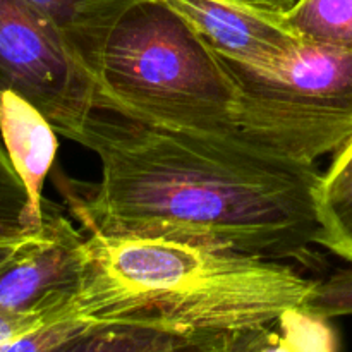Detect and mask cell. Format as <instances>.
Instances as JSON below:
<instances>
[{
	"label": "cell",
	"instance_id": "cell-15",
	"mask_svg": "<svg viewBox=\"0 0 352 352\" xmlns=\"http://www.w3.org/2000/svg\"><path fill=\"white\" fill-rule=\"evenodd\" d=\"M302 308L329 320L352 316V268L316 282Z\"/></svg>",
	"mask_w": 352,
	"mask_h": 352
},
{
	"label": "cell",
	"instance_id": "cell-12",
	"mask_svg": "<svg viewBox=\"0 0 352 352\" xmlns=\"http://www.w3.org/2000/svg\"><path fill=\"white\" fill-rule=\"evenodd\" d=\"M315 244L352 265V174L323 179L316 198Z\"/></svg>",
	"mask_w": 352,
	"mask_h": 352
},
{
	"label": "cell",
	"instance_id": "cell-20",
	"mask_svg": "<svg viewBox=\"0 0 352 352\" xmlns=\"http://www.w3.org/2000/svg\"><path fill=\"white\" fill-rule=\"evenodd\" d=\"M232 2L246 3V6L258 7V9L272 10V12H284L296 0H232Z\"/></svg>",
	"mask_w": 352,
	"mask_h": 352
},
{
	"label": "cell",
	"instance_id": "cell-13",
	"mask_svg": "<svg viewBox=\"0 0 352 352\" xmlns=\"http://www.w3.org/2000/svg\"><path fill=\"white\" fill-rule=\"evenodd\" d=\"M41 226L31 219L26 188L10 164L3 143H0V243L28 239Z\"/></svg>",
	"mask_w": 352,
	"mask_h": 352
},
{
	"label": "cell",
	"instance_id": "cell-2",
	"mask_svg": "<svg viewBox=\"0 0 352 352\" xmlns=\"http://www.w3.org/2000/svg\"><path fill=\"white\" fill-rule=\"evenodd\" d=\"M86 250L88 267L69 301L85 322L239 333L302 308L316 284L272 258L165 237L86 232Z\"/></svg>",
	"mask_w": 352,
	"mask_h": 352
},
{
	"label": "cell",
	"instance_id": "cell-14",
	"mask_svg": "<svg viewBox=\"0 0 352 352\" xmlns=\"http://www.w3.org/2000/svg\"><path fill=\"white\" fill-rule=\"evenodd\" d=\"M277 329L292 352H340V339L329 318L306 308L285 311Z\"/></svg>",
	"mask_w": 352,
	"mask_h": 352
},
{
	"label": "cell",
	"instance_id": "cell-10",
	"mask_svg": "<svg viewBox=\"0 0 352 352\" xmlns=\"http://www.w3.org/2000/svg\"><path fill=\"white\" fill-rule=\"evenodd\" d=\"M48 17L67 41L93 85L110 34L133 7L148 0H26Z\"/></svg>",
	"mask_w": 352,
	"mask_h": 352
},
{
	"label": "cell",
	"instance_id": "cell-4",
	"mask_svg": "<svg viewBox=\"0 0 352 352\" xmlns=\"http://www.w3.org/2000/svg\"><path fill=\"white\" fill-rule=\"evenodd\" d=\"M217 57L232 81L234 126L248 144L316 165L352 140V47L301 41L267 69Z\"/></svg>",
	"mask_w": 352,
	"mask_h": 352
},
{
	"label": "cell",
	"instance_id": "cell-17",
	"mask_svg": "<svg viewBox=\"0 0 352 352\" xmlns=\"http://www.w3.org/2000/svg\"><path fill=\"white\" fill-rule=\"evenodd\" d=\"M254 352H292L289 344L278 332L277 323L270 327H265L260 333V340H258L256 351Z\"/></svg>",
	"mask_w": 352,
	"mask_h": 352
},
{
	"label": "cell",
	"instance_id": "cell-18",
	"mask_svg": "<svg viewBox=\"0 0 352 352\" xmlns=\"http://www.w3.org/2000/svg\"><path fill=\"white\" fill-rule=\"evenodd\" d=\"M347 174H352V140L333 155L332 165L323 174V179H336Z\"/></svg>",
	"mask_w": 352,
	"mask_h": 352
},
{
	"label": "cell",
	"instance_id": "cell-11",
	"mask_svg": "<svg viewBox=\"0 0 352 352\" xmlns=\"http://www.w3.org/2000/svg\"><path fill=\"white\" fill-rule=\"evenodd\" d=\"M278 16L299 40L352 47V0H296Z\"/></svg>",
	"mask_w": 352,
	"mask_h": 352
},
{
	"label": "cell",
	"instance_id": "cell-19",
	"mask_svg": "<svg viewBox=\"0 0 352 352\" xmlns=\"http://www.w3.org/2000/svg\"><path fill=\"white\" fill-rule=\"evenodd\" d=\"M265 329V327H263ZM263 329L248 330V332H239L234 336V339L227 344L220 352H254L256 351L260 333Z\"/></svg>",
	"mask_w": 352,
	"mask_h": 352
},
{
	"label": "cell",
	"instance_id": "cell-16",
	"mask_svg": "<svg viewBox=\"0 0 352 352\" xmlns=\"http://www.w3.org/2000/svg\"><path fill=\"white\" fill-rule=\"evenodd\" d=\"M74 318L69 309H45V311H12L0 308V351L12 340L58 320Z\"/></svg>",
	"mask_w": 352,
	"mask_h": 352
},
{
	"label": "cell",
	"instance_id": "cell-7",
	"mask_svg": "<svg viewBox=\"0 0 352 352\" xmlns=\"http://www.w3.org/2000/svg\"><path fill=\"white\" fill-rule=\"evenodd\" d=\"M222 58L267 69L289 57L299 40L278 12L232 0H162Z\"/></svg>",
	"mask_w": 352,
	"mask_h": 352
},
{
	"label": "cell",
	"instance_id": "cell-5",
	"mask_svg": "<svg viewBox=\"0 0 352 352\" xmlns=\"http://www.w3.org/2000/svg\"><path fill=\"white\" fill-rule=\"evenodd\" d=\"M36 107L72 140L95 110V85L58 28L26 0H0V93Z\"/></svg>",
	"mask_w": 352,
	"mask_h": 352
},
{
	"label": "cell",
	"instance_id": "cell-21",
	"mask_svg": "<svg viewBox=\"0 0 352 352\" xmlns=\"http://www.w3.org/2000/svg\"><path fill=\"white\" fill-rule=\"evenodd\" d=\"M34 236V234H33ZM31 236V237H33ZM30 239V237H28ZM28 239H23V241H14V243H0V265L6 263L7 260H10V258L14 256V254L17 253V250H19L21 246H23L24 243H26Z\"/></svg>",
	"mask_w": 352,
	"mask_h": 352
},
{
	"label": "cell",
	"instance_id": "cell-1",
	"mask_svg": "<svg viewBox=\"0 0 352 352\" xmlns=\"http://www.w3.org/2000/svg\"><path fill=\"white\" fill-rule=\"evenodd\" d=\"M100 160L88 192L62 186L86 232L165 237L265 258L315 244L323 174L241 138L144 126L95 112L72 136Z\"/></svg>",
	"mask_w": 352,
	"mask_h": 352
},
{
	"label": "cell",
	"instance_id": "cell-8",
	"mask_svg": "<svg viewBox=\"0 0 352 352\" xmlns=\"http://www.w3.org/2000/svg\"><path fill=\"white\" fill-rule=\"evenodd\" d=\"M0 136L30 198L31 219L43 223V184L57 155V131L47 117L14 91L0 93Z\"/></svg>",
	"mask_w": 352,
	"mask_h": 352
},
{
	"label": "cell",
	"instance_id": "cell-9",
	"mask_svg": "<svg viewBox=\"0 0 352 352\" xmlns=\"http://www.w3.org/2000/svg\"><path fill=\"white\" fill-rule=\"evenodd\" d=\"M234 336L148 320L105 322L91 323L52 352H220Z\"/></svg>",
	"mask_w": 352,
	"mask_h": 352
},
{
	"label": "cell",
	"instance_id": "cell-3",
	"mask_svg": "<svg viewBox=\"0 0 352 352\" xmlns=\"http://www.w3.org/2000/svg\"><path fill=\"white\" fill-rule=\"evenodd\" d=\"M222 62L162 0L133 7L103 52L95 110L144 126L239 138Z\"/></svg>",
	"mask_w": 352,
	"mask_h": 352
},
{
	"label": "cell",
	"instance_id": "cell-6",
	"mask_svg": "<svg viewBox=\"0 0 352 352\" xmlns=\"http://www.w3.org/2000/svg\"><path fill=\"white\" fill-rule=\"evenodd\" d=\"M88 261L86 236L45 199L41 229L0 265V308L69 309Z\"/></svg>",
	"mask_w": 352,
	"mask_h": 352
}]
</instances>
